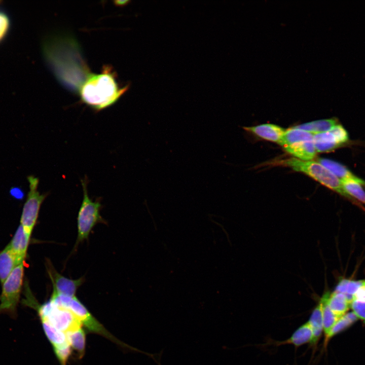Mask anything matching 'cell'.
<instances>
[{
  "label": "cell",
  "mask_w": 365,
  "mask_h": 365,
  "mask_svg": "<svg viewBox=\"0 0 365 365\" xmlns=\"http://www.w3.org/2000/svg\"><path fill=\"white\" fill-rule=\"evenodd\" d=\"M26 304L36 309L41 322H46L65 334L82 328V323L69 310L51 299L42 305L28 299Z\"/></svg>",
  "instance_id": "7a4b0ae2"
},
{
  "label": "cell",
  "mask_w": 365,
  "mask_h": 365,
  "mask_svg": "<svg viewBox=\"0 0 365 365\" xmlns=\"http://www.w3.org/2000/svg\"><path fill=\"white\" fill-rule=\"evenodd\" d=\"M327 304L333 313L340 318L346 313L350 307L351 302L345 294L335 291L330 293Z\"/></svg>",
  "instance_id": "4fadbf2b"
},
{
  "label": "cell",
  "mask_w": 365,
  "mask_h": 365,
  "mask_svg": "<svg viewBox=\"0 0 365 365\" xmlns=\"http://www.w3.org/2000/svg\"><path fill=\"white\" fill-rule=\"evenodd\" d=\"M335 136L337 143L340 145L346 142L349 138L348 134L343 127L336 125L330 130Z\"/></svg>",
  "instance_id": "484cf974"
},
{
  "label": "cell",
  "mask_w": 365,
  "mask_h": 365,
  "mask_svg": "<svg viewBox=\"0 0 365 365\" xmlns=\"http://www.w3.org/2000/svg\"><path fill=\"white\" fill-rule=\"evenodd\" d=\"M30 237L20 225L9 243L19 264L24 263L28 247Z\"/></svg>",
  "instance_id": "9c48e42d"
},
{
  "label": "cell",
  "mask_w": 365,
  "mask_h": 365,
  "mask_svg": "<svg viewBox=\"0 0 365 365\" xmlns=\"http://www.w3.org/2000/svg\"><path fill=\"white\" fill-rule=\"evenodd\" d=\"M313 142L317 152H328L340 145L330 131L314 134Z\"/></svg>",
  "instance_id": "e0dca14e"
},
{
  "label": "cell",
  "mask_w": 365,
  "mask_h": 365,
  "mask_svg": "<svg viewBox=\"0 0 365 365\" xmlns=\"http://www.w3.org/2000/svg\"><path fill=\"white\" fill-rule=\"evenodd\" d=\"M364 288L365 280L343 279L338 283L335 291L345 294L351 303L355 296Z\"/></svg>",
  "instance_id": "2e32d148"
},
{
  "label": "cell",
  "mask_w": 365,
  "mask_h": 365,
  "mask_svg": "<svg viewBox=\"0 0 365 365\" xmlns=\"http://www.w3.org/2000/svg\"><path fill=\"white\" fill-rule=\"evenodd\" d=\"M81 181L84 196L77 217L78 243L87 239L93 227L102 221L100 214L101 206L100 202L97 200L93 201L89 197L87 178Z\"/></svg>",
  "instance_id": "8992f818"
},
{
  "label": "cell",
  "mask_w": 365,
  "mask_h": 365,
  "mask_svg": "<svg viewBox=\"0 0 365 365\" xmlns=\"http://www.w3.org/2000/svg\"><path fill=\"white\" fill-rule=\"evenodd\" d=\"M50 299L56 304L69 310L90 332L102 335L119 343L102 325L89 312L86 307L76 297L52 295Z\"/></svg>",
  "instance_id": "5b68a950"
},
{
  "label": "cell",
  "mask_w": 365,
  "mask_h": 365,
  "mask_svg": "<svg viewBox=\"0 0 365 365\" xmlns=\"http://www.w3.org/2000/svg\"><path fill=\"white\" fill-rule=\"evenodd\" d=\"M283 164L294 170L303 172L326 187L354 201L344 190L341 180L320 163L314 161H304L291 158L284 160Z\"/></svg>",
  "instance_id": "3957f363"
},
{
  "label": "cell",
  "mask_w": 365,
  "mask_h": 365,
  "mask_svg": "<svg viewBox=\"0 0 365 365\" xmlns=\"http://www.w3.org/2000/svg\"><path fill=\"white\" fill-rule=\"evenodd\" d=\"M341 181L344 190L351 197L365 204V191L361 187V185H365L364 181L358 178L346 179Z\"/></svg>",
  "instance_id": "ffe728a7"
},
{
  "label": "cell",
  "mask_w": 365,
  "mask_h": 365,
  "mask_svg": "<svg viewBox=\"0 0 365 365\" xmlns=\"http://www.w3.org/2000/svg\"><path fill=\"white\" fill-rule=\"evenodd\" d=\"M29 182V192L22 209L20 218V225L25 233L30 237L36 223L41 205L47 194H41L39 192V180L37 177L30 175L27 177Z\"/></svg>",
  "instance_id": "52a82bcc"
},
{
  "label": "cell",
  "mask_w": 365,
  "mask_h": 365,
  "mask_svg": "<svg viewBox=\"0 0 365 365\" xmlns=\"http://www.w3.org/2000/svg\"><path fill=\"white\" fill-rule=\"evenodd\" d=\"M19 263L10 244L0 252V281L3 284Z\"/></svg>",
  "instance_id": "7c38bea8"
},
{
  "label": "cell",
  "mask_w": 365,
  "mask_h": 365,
  "mask_svg": "<svg viewBox=\"0 0 365 365\" xmlns=\"http://www.w3.org/2000/svg\"><path fill=\"white\" fill-rule=\"evenodd\" d=\"M284 150L300 160L309 161L316 155L313 140L303 141L283 147Z\"/></svg>",
  "instance_id": "8fae6325"
},
{
  "label": "cell",
  "mask_w": 365,
  "mask_h": 365,
  "mask_svg": "<svg viewBox=\"0 0 365 365\" xmlns=\"http://www.w3.org/2000/svg\"><path fill=\"white\" fill-rule=\"evenodd\" d=\"M358 318L353 312L346 313L333 326L329 334L325 337V342L327 343L331 338L350 326Z\"/></svg>",
  "instance_id": "cb8c5ba5"
},
{
  "label": "cell",
  "mask_w": 365,
  "mask_h": 365,
  "mask_svg": "<svg viewBox=\"0 0 365 365\" xmlns=\"http://www.w3.org/2000/svg\"><path fill=\"white\" fill-rule=\"evenodd\" d=\"M313 133L291 128L284 131L278 143L283 147L300 141L313 140Z\"/></svg>",
  "instance_id": "9a60e30c"
},
{
  "label": "cell",
  "mask_w": 365,
  "mask_h": 365,
  "mask_svg": "<svg viewBox=\"0 0 365 365\" xmlns=\"http://www.w3.org/2000/svg\"><path fill=\"white\" fill-rule=\"evenodd\" d=\"M350 307L358 319L365 321V299L354 300L351 303Z\"/></svg>",
  "instance_id": "d4e9b609"
},
{
  "label": "cell",
  "mask_w": 365,
  "mask_h": 365,
  "mask_svg": "<svg viewBox=\"0 0 365 365\" xmlns=\"http://www.w3.org/2000/svg\"><path fill=\"white\" fill-rule=\"evenodd\" d=\"M66 335L71 348L77 352L79 357H82L84 354L86 346V335L83 328L67 333Z\"/></svg>",
  "instance_id": "603a6c76"
},
{
  "label": "cell",
  "mask_w": 365,
  "mask_h": 365,
  "mask_svg": "<svg viewBox=\"0 0 365 365\" xmlns=\"http://www.w3.org/2000/svg\"><path fill=\"white\" fill-rule=\"evenodd\" d=\"M243 128L263 139L277 143L285 131L281 127L272 124H264Z\"/></svg>",
  "instance_id": "30bf717a"
},
{
  "label": "cell",
  "mask_w": 365,
  "mask_h": 365,
  "mask_svg": "<svg viewBox=\"0 0 365 365\" xmlns=\"http://www.w3.org/2000/svg\"><path fill=\"white\" fill-rule=\"evenodd\" d=\"M330 294L329 292H327L320 299L322 302L323 330L325 333V337L329 334L332 327L339 319L333 313L327 304Z\"/></svg>",
  "instance_id": "7402d4cb"
},
{
  "label": "cell",
  "mask_w": 365,
  "mask_h": 365,
  "mask_svg": "<svg viewBox=\"0 0 365 365\" xmlns=\"http://www.w3.org/2000/svg\"><path fill=\"white\" fill-rule=\"evenodd\" d=\"M336 125H337V121L336 119H329L312 121L295 126L293 128L304 130L314 134L328 131Z\"/></svg>",
  "instance_id": "ac0fdd59"
},
{
  "label": "cell",
  "mask_w": 365,
  "mask_h": 365,
  "mask_svg": "<svg viewBox=\"0 0 365 365\" xmlns=\"http://www.w3.org/2000/svg\"><path fill=\"white\" fill-rule=\"evenodd\" d=\"M313 333L308 321L299 327L287 340L281 342L278 345L290 344L299 347L308 343H312Z\"/></svg>",
  "instance_id": "5bb4252c"
},
{
  "label": "cell",
  "mask_w": 365,
  "mask_h": 365,
  "mask_svg": "<svg viewBox=\"0 0 365 365\" xmlns=\"http://www.w3.org/2000/svg\"><path fill=\"white\" fill-rule=\"evenodd\" d=\"M318 162L334 175L341 180L346 179H358L345 166L334 161L327 159H319Z\"/></svg>",
  "instance_id": "44dd1931"
},
{
  "label": "cell",
  "mask_w": 365,
  "mask_h": 365,
  "mask_svg": "<svg viewBox=\"0 0 365 365\" xmlns=\"http://www.w3.org/2000/svg\"><path fill=\"white\" fill-rule=\"evenodd\" d=\"M129 88H120L110 68L102 73L90 74L82 84L80 94L82 101L95 110H101L116 102Z\"/></svg>",
  "instance_id": "6da1fadb"
},
{
  "label": "cell",
  "mask_w": 365,
  "mask_h": 365,
  "mask_svg": "<svg viewBox=\"0 0 365 365\" xmlns=\"http://www.w3.org/2000/svg\"><path fill=\"white\" fill-rule=\"evenodd\" d=\"M313 333L311 344H316L318 341L323 330L322 302L321 299L318 305L313 310L308 321Z\"/></svg>",
  "instance_id": "d6986e66"
},
{
  "label": "cell",
  "mask_w": 365,
  "mask_h": 365,
  "mask_svg": "<svg viewBox=\"0 0 365 365\" xmlns=\"http://www.w3.org/2000/svg\"><path fill=\"white\" fill-rule=\"evenodd\" d=\"M9 25V21L7 16L0 12V40L6 33Z\"/></svg>",
  "instance_id": "4316f807"
},
{
  "label": "cell",
  "mask_w": 365,
  "mask_h": 365,
  "mask_svg": "<svg viewBox=\"0 0 365 365\" xmlns=\"http://www.w3.org/2000/svg\"><path fill=\"white\" fill-rule=\"evenodd\" d=\"M24 277V263L15 267L2 284L0 295V314H8L12 318L17 316Z\"/></svg>",
  "instance_id": "277c9868"
},
{
  "label": "cell",
  "mask_w": 365,
  "mask_h": 365,
  "mask_svg": "<svg viewBox=\"0 0 365 365\" xmlns=\"http://www.w3.org/2000/svg\"><path fill=\"white\" fill-rule=\"evenodd\" d=\"M48 273L53 285L52 295L76 297L77 290L83 282L82 278L78 279L68 278L50 267H49Z\"/></svg>",
  "instance_id": "ba28073f"
}]
</instances>
